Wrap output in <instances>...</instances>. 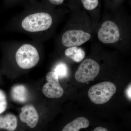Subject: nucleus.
Returning <instances> with one entry per match:
<instances>
[{"instance_id":"4","label":"nucleus","mask_w":131,"mask_h":131,"mask_svg":"<svg viewBox=\"0 0 131 131\" xmlns=\"http://www.w3.org/2000/svg\"><path fill=\"white\" fill-rule=\"evenodd\" d=\"M100 69L97 62L91 59H87L79 66L75 73V78L80 82H88L93 81L98 75Z\"/></svg>"},{"instance_id":"11","label":"nucleus","mask_w":131,"mask_h":131,"mask_svg":"<svg viewBox=\"0 0 131 131\" xmlns=\"http://www.w3.org/2000/svg\"><path fill=\"white\" fill-rule=\"evenodd\" d=\"M11 95L14 100L19 103L25 102L28 99V91L23 85H16L14 87L11 91Z\"/></svg>"},{"instance_id":"9","label":"nucleus","mask_w":131,"mask_h":131,"mask_svg":"<svg viewBox=\"0 0 131 131\" xmlns=\"http://www.w3.org/2000/svg\"><path fill=\"white\" fill-rule=\"evenodd\" d=\"M17 118L12 114L0 116V129L14 131L17 126Z\"/></svg>"},{"instance_id":"18","label":"nucleus","mask_w":131,"mask_h":131,"mask_svg":"<svg viewBox=\"0 0 131 131\" xmlns=\"http://www.w3.org/2000/svg\"><path fill=\"white\" fill-rule=\"evenodd\" d=\"M127 96L129 99L131 100V85H129L126 90Z\"/></svg>"},{"instance_id":"16","label":"nucleus","mask_w":131,"mask_h":131,"mask_svg":"<svg viewBox=\"0 0 131 131\" xmlns=\"http://www.w3.org/2000/svg\"><path fill=\"white\" fill-rule=\"evenodd\" d=\"M107 6L112 10L117 9L124 0H105Z\"/></svg>"},{"instance_id":"2","label":"nucleus","mask_w":131,"mask_h":131,"mask_svg":"<svg viewBox=\"0 0 131 131\" xmlns=\"http://www.w3.org/2000/svg\"><path fill=\"white\" fill-rule=\"evenodd\" d=\"M39 58L37 49L29 44L22 45L15 54L16 63L23 69H29L34 67L38 63Z\"/></svg>"},{"instance_id":"14","label":"nucleus","mask_w":131,"mask_h":131,"mask_svg":"<svg viewBox=\"0 0 131 131\" xmlns=\"http://www.w3.org/2000/svg\"><path fill=\"white\" fill-rule=\"evenodd\" d=\"M54 71L58 75L59 77H65L68 74V68L65 64L60 63L57 65Z\"/></svg>"},{"instance_id":"17","label":"nucleus","mask_w":131,"mask_h":131,"mask_svg":"<svg viewBox=\"0 0 131 131\" xmlns=\"http://www.w3.org/2000/svg\"><path fill=\"white\" fill-rule=\"evenodd\" d=\"M49 2L54 5H59L62 4L65 0H48ZM76 6H78L80 2L79 0H69Z\"/></svg>"},{"instance_id":"10","label":"nucleus","mask_w":131,"mask_h":131,"mask_svg":"<svg viewBox=\"0 0 131 131\" xmlns=\"http://www.w3.org/2000/svg\"><path fill=\"white\" fill-rule=\"evenodd\" d=\"M89 125V121L86 118L78 117L67 124L62 131H79L81 129L88 127Z\"/></svg>"},{"instance_id":"13","label":"nucleus","mask_w":131,"mask_h":131,"mask_svg":"<svg viewBox=\"0 0 131 131\" xmlns=\"http://www.w3.org/2000/svg\"><path fill=\"white\" fill-rule=\"evenodd\" d=\"M84 9L90 12H95L100 6V0H79Z\"/></svg>"},{"instance_id":"5","label":"nucleus","mask_w":131,"mask_h":131,"mask_svg":"<svg viewBox=\"0 0 131 131\" xmlns=\"http://www.w3.org/2000/svg\"><path fill=\"white\" fill-rule=\"evenodd\" d=\"M98 37L99 40L103 43H116L120 38L118 27L112 20L104 21L98 31Z\"/></svg>"},{"instance_id":"19","label":"nucleus","mask_w":131,"mask_h":131,"mask_svg":"<svg viewBox=\"0 0 131 131\" xmlns=\"http://www.w3.org/2000/svg\"><path fill=\"white\" fill-rule=\"evenodd\" d=\"M93 131H108L107 129L101 127H98L95 128Z\"/></svg>"},{"instance_id":"6","label":"nucleus","mask_w":131,"mask_h":131,"mask_svg":"<svg viewBox=\"0 0 131 131\" xmlns=\"http://www.w3.org/2000/svg\"><path fill=\"white\" fill-rule=\"evenodd\" d=\"M91 37V34L89 33L82 30H69L63 33L61 42L66 47L79 46L88 41Z\"/></svg>"},{"instance_id":"1","label":"nucleus","mask_w":131,"mask_h":131,"mask_svg":"<svg viewBox=\"0 0 131 131\" xmlns=\"http://www.w3.org/2000/svg\"><path fill=\"white\" fill-rule=\"evenodd\" d=\"M53 19L48 13L40 12L29 15L22 20L21 26L25 30L38 32L46 30L51 26Z\"/></svg>"},{"instance_id":"12","label":"nucleus","mask_w":131,"mask_h":131,"mask_svg":"<svg viewBox=\"0 0 131 131\" xmlns=\"http://www.w3.org/2000/svg\"><path fill=\"white\" fill-rule=\"evenodd\" d=\"M64 53L66 56L77 63L81 61L85 56L84 51L77 46L68 47Z\"/></svg>"},{"instance_id":"7","label":"nucleus","mask_w":131,"mask_h":131,"mask_svg":"<svg viewBox=\"0 0 131 131\" xmlns=\"http://www.w3.org/2000/svg\"><path fill=\"white\" fill-rule=\"evenodd\" d=\"M48 82L44 85L42 91L48 98H59L63 95L64 90L59 83V77L54 71L47 73L46 76Z\"/></svg>"},{"instance_id":"3","label":"nucleus","mask_w":131,"mask_h":131,"mask_svg":"<svg viewBox=\"0 0 131 131\" xmlns=\"http://www.w3.org/2000/svg\"><path fill=\"white\" fill-rule=\"evenodd\" d=\"M116 91V86L110 82H103L94 85L89 89L88 96L97 105L104 104L110 100Z\"/></svg>"},{"instance_id":"8","label":"nucleus","mask_w":131,"mask_h":131,"mask_svg":"<svg viewBox=\"0 0 131 131\" xmlns=\"http://www.w3.org/2000/svg\"><path fill=\"white\" fill-rule=\"evenodd\" d=\"M19 118L21 122L26 123L30 128L35 127L39 121L38 114L35 108L31 105H27L22 107Z\"/></svg>"},{"instance_id":"15","label":"nucleus","mask_w":131,"mask_h":131,"mask_svg":"<svg viewBox=\"0 0 131 131\" xmlns=\"http://www.w3.org/2000/svg\"><path fill=\"white\" fill-rule=\"evenodd\" d=\"M7 107L6 97L4 92L0 90V114L4 112Z\"/></svg>"}]
</instances>
